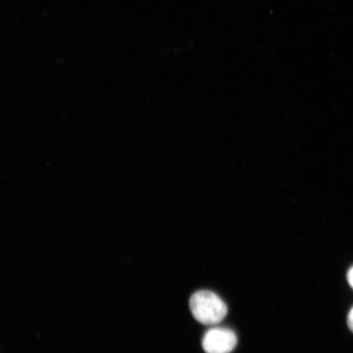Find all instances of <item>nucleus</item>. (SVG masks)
Returning a JSON list of instances; mask_svg holds the SVG:
<instances>
[{"label": "nucleus", "mask_w": 353, "mask_h": 353, "mask_svg": "<svg viewBox=\"0 0 353 353\" xmlns=\"http://www.w3.org/2000/svg\"><path fill=\"white\" fill-rule=\"evenodd\" d=\"M347 280L348 282H350V285L353 288V267L350 269V272H348Z\"/></svg>", "instance_id": "4"}, {"label": "nucleus", "mask_w": 353, "mask_h": 353, "mask_svg": "<svg viewBox=\"0 0 353 353\" xmlns=\"http://www.w3.org/2000/svg\"><path fill=\"white\" fill-rule=\"evenodd\" d=\"M237 343L236 334L228 328L210 329L203 338L202 345L206 353H230Z\"/></svg>", "instance_id": "2"}, {"label": "nucleus", "mask_w": 353, "mask_h": 353, "mask_svg": "<svg viewBox=\"0 0 353 353\" xmlns=\"http://www.w3.org/2000/svg\"><path fill=\"white\" fill-rule=\"evenodd\" d=\"M347 323L348 326H350V328L353 332V308L350 311V314H348Z\"/></svg>", "instance_id": "3"}, {"label": "nucleus", "mask_w": 353, "mask_h": 353, "mask_svg": "<svg viewBox=\"0 0 353 353\" xmlns=\"http://www.w3.org/2000/svg\"><path fill=\"white\" fill-rule=\"evenodd\" d=\"M190 307L196 321L204 325L219 324L228 314V307L223 299L208 290L194 294L190 299Z\"/></svg>", "instance_id": "1"}]
</instances>
